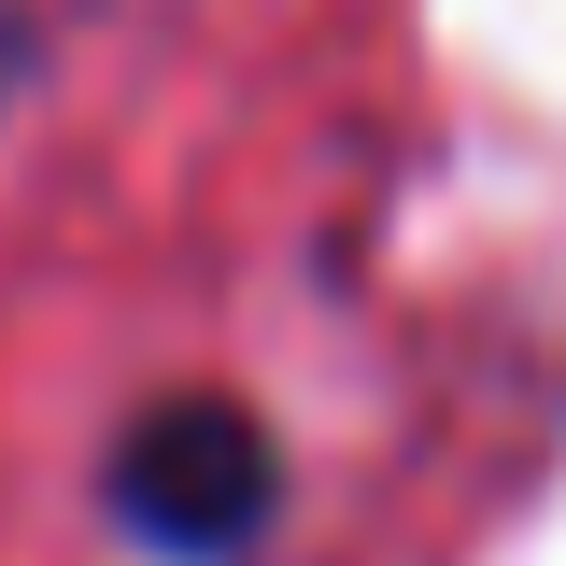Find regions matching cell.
Masks as SVG:
<instances>
[{"instance_id":"cell-1","label":"cell","mask_w":566,"mask_h":566,"mask_svg":"<svg viewBox=\"0 0 566 566\" xmlns=\"http://www.w3.org/2000/svg\"><path fill=\"white\" fill-rule=\"evenodd\" d=\"M114 510H128L156 553L227 566L270 538V424L227 411V397H156L114 453Z\"/></svg>"}]
</instances>
